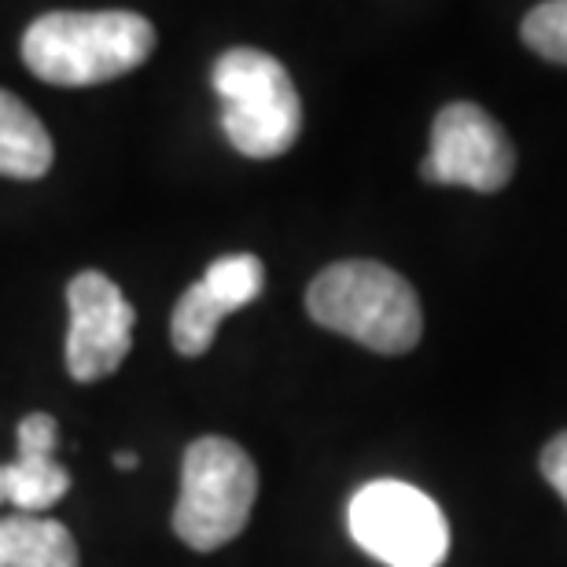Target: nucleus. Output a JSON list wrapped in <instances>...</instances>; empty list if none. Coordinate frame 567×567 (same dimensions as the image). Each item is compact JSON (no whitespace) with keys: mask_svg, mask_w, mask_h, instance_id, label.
Instances as JSON below:
<instances>
[{"mask_svg":"<svg viewBox=\"0 0 567 567\" xmlns=\"http://www.w3.org/2000/svg\"><path fill=\"white\" fill-rule=\"evenodd\" d=\"M155 52V27L137 11H49L22 33V63L49 85H100L137 71Z\"/></svg>","mask_w":567,"mask_h":567,"instance_id":"nucleus-1","label":"nucleus"},{"mask_svg":"<svg viewBox=\"0 0 567 567\" xmlns=\"http://www.w3.org/2000/svg\"><path fill=\"white\" fill-rule=\"evenodd\" d=\"M306 310L328 332L354 339L377 354H410L424 336L413 284L369 258L321 269L306 291Z\"/></svg>","mask_w":567,"mask_h":567,"instance_id":"nucleus-2","label":"nucleus"},{"mask_svg":"<svg viewBox=\"0 0 567 567\" xmlns=\"http://www.w3.org/2000/svg\"><path fill=\"white\" fill-rule=\"evenodd\" d=\"M258 497V468L240 442L203 435L181 461L174 535L196 553H214L240 535Z\"/></svg>","mask_w":567,"mask_h":567,"instance_id":"nucleus-3","label":"nucleus"},{"mask_svg":"<svg viewBox=\"0 0 567 567\" xmlns=\"http://www.w3.org/2000/svg\"><path fill=\"white\" fill-rule=\"evenodd\" d=\"M221 100V130L247 158H277L299 141L302 104L277 55L229 49L210 71Z\"/></svg>","mask_w":567,"mask_h":567,"instance_id":"nucleus-4","label":"nucleus"},{"mask_svg":"<svg viewBox=\"0 0 567 567\" xmlns=\"http://www.w3.org/2000/svg\"><path fill=\"white\" fill-rule=\"evenodd\" d=\"M350 538L388 567H439L450 557V524L424 491L372 480L347 505Z\"/></svg>","mask_w":567,"mask_h":567,"instance_id":"nucleus-5","label":"nucleus"},{"mask_svg":"<svg viewBox=\"0 0 567 567\" xmlns=\"http://www.w3.org/2000/svg\"><path fill=\"white\" fill-rule=\"evenodd\" d=\"M516 174V147L480 104L457 100L435 115L431 152L421 163L427 185H461L472 192H502Z\"/></svg>","mask_w":567,"mask_h":567,"instance_id":"nucleus-6","label":"nucleus"},{"mask_svg":"<svg viewBox=\"0 0 567 567\" xmlns=\"http://www.w3.org/2000/svg\"><path fill=\"white\" fill-rule=\"evenodd\" d=\"M71 328H66V372L78 383H96L122 369L133 350L137 310L111 277L85 269L66 284Z\"/></svg>","mask_w":567,"mask_h":567,"instance_id":"nucleus-7","label":"nucleus"},{"mask_svg":"<svg viewBox=\"0 0 567 567\" xmlns=\"http://www.w3.org/2000/svg\"><path fill=\"white\" fill-rule=\"evenodd\" d=\"M266 288V266L255 255H229L218 258L199 284L181 295L169 317V339L177 354L199 358L214 347L218 324L240 306L255 302Z\"/></svg>","mask_w":567,"mask_h":567,"instance_id":"nucleus-8","label":"nucleus"},{"mask_svg":"<svg viewBox=\"0 0 567 567\" xmlns=\"http://www.w3.org/2000/svg\"><path fill=\"white\" fill-rule=\"evenodd\" d=\"M60 424L49 413H30L19 421L16 464H0V505H16L19 513L38 516L71 491V472L55 461Z\"/></svg>","mask_w":567,"mask_h":567,"instance_id":"nucleus-9","label":"nucleus"},{"mask_svg":"<svg viewBox=\"0 0 567 567\" xmlns=\"http://www.w3.org/2000/svg\"><path fill=\"white\" fill-rule=\"evenodd\" d=\"M52 137L41 126V118L0 89V177L38 181L52 169Z\"/></svg>","mask_w":567,"mask_h":567,"instance_id":"nucleus-10","label":"nucleus"},{"mask_svg":"<svg viewBox=\"0 0 567 567\" xmlns=\"http://www.w3.org/2000/svg\"><path fill=\"white\" fill-rule=\"evenodd\" d=\"M0 567H78V542L60 519L4 516L0 519Z\"/></svg>","mask_w":567,"mask_h":567,"instance_id":"nucleus-11","label":"nucleus"},{"mask_svg":"<svg viewBox=\"0 0 567 567\" xmlns=\"http://www.w3.org/2000/svg\"><path fill=\"white\" fill-rule=\"evenodd\" d=\"M519 33H524V44L535 55L567 66V0H549V4L530 8Z\"/></svg>","mask_w":567,"mask_h":567,"instance_id":"nucleus-12","label":"nucleus"},{"mask_svg":"<svg viewBox=\"0 0 567 567\" xmlns=\"http://www.w3.org/2000/svg\"><path fill=\"white\" fill-rule=\"evenodd\" d=\"M542 475L549 480V486L567 502V431H560L557 439L542 450Z\"/></svg>","mask_w":567,"mask_h":567,"instance_id":"nucleus-13","label":"nucleus"},{"mask_svg":"<svg viewBox=\"0 0 567 567\" xmlns=\"http://www.w3.org/2000/svg\"><path fill=\"white\" fill-rule=\"evenodd\" d=\"M115 468H122V472H133V468H137V453H133V450H122V453H115Z\"/></svg>","mask_w":567,"mask_h":567,"instance_id":"nucleus-14","label":"nucleus"}]
</instances>
